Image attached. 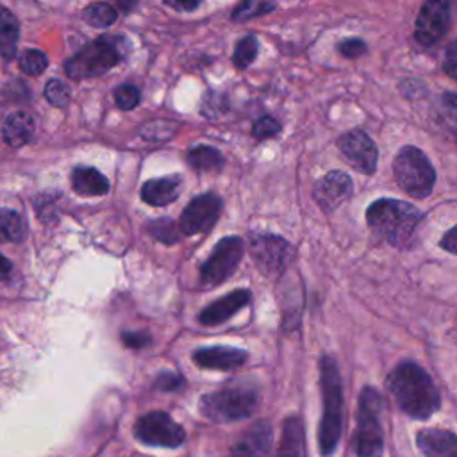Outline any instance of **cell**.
<instances>
[{"label": "cell", "instance_id": "1", "mask_svg": "<svg viewBox=\"0 0 457 457\" xmlns=\"http://www.w3.org/2000/svg\"><path fill=\"white\" fill-rule=\"evenodd\" d=\"M386 386L400 411L414 420H428L441 405V396L434 380L412 361L396 364L387 375Z\"/></svg>", "mask_w": 457, "mask_h": 457}, {"label": "cell", "instance_id": "2", "mask_svg": "<svg viewBox=\"0 0 457 457\" xmlns=\"http://www.w3.org/2000/svg\"><path fill=\"white\" fill-rule=\"evenodd\" d=\"M320 387L323 411L318 428V446L323 457H330L337 448L343 430V382L332 355L320 359Z\"/></svg>", "mask_w": 457, "mask_h": 457}, {"label": "cell", "instance_id": "3", "mask_svg": "<svg viewBox=\"0 0 457 457\" xmlns=\"http://www.w3.org/2000/svg\"><path fill=\"white\" fill-rule=\"evenodd\" d=\"M423 214L412 204L396 198H380L366 209L368 227L396 248L407 246L416 234Z\"/></svg>", "mask_w": 457, "mask_h": 457}, {"label": "cell", "instance_id": "4", "mask_svg": "<svg viewBox=\"0 0 457 457\" xmlns=\"http://www.w3.org/2000/svg\"><path fill=\"white\" fill-rule=\"evenodd\" d=\"M259 387L248 380H236L200 398L202 416L214 423H227L250 418L259 407Z\"/></svg>", "mask_w": 457, "mask_h": 457}, {"label": "cell", "instance_id": "5", "mask_svg": "<svg viewBox=\"0 0 457 457\" xmlns=\"http://www.w3.org/2000/svg\"><path fill=\"white\" fill-rule=\"evenodd\" d=\"M127 48L129 39H125L123 36H100L82 46L64 62L66 75L75 80L104 75L123 59Z\"/></svg>", "mask_w": 457, "mask_h": 457}, {"label": "cell", "instance_id": "6", "mask_svg": "<svg viewBox=\"0 0 457 457\" xmlns=\"http://www.w3.org/2000/svg\"><path fill=\"white\" fill-rule=\"evenodd\" d=\"M382 396L366 386L359 395L357 427L353 432V452L357 457H380L384 452V430L380 423Z\"/></svg>", "mask_w": 457, "mask_h": 457}, {"label": "cell", "instance_id": "7", "mask_svg": "<svg viewBox=\"0 0 457 457\" xmlns=\"http://www.w3.org/2000/svg\"><path fill=\"white\" fill-rule=\"evenodd\" d=\"M393 175L398 187L412 196L425 198L436 184V171L428 157L416 146H402L393 161Z\"/></svg>", "mask_w": 457, "mask_h": 457}, {"label": "cell", "instance_id": "8", "mask_svg": "<svg viewBox=\"0 0 457 457\" xmlns=\"http://www.w3.org/2000/svg\"><path fill=\"white\" fill-rule=\"evenodd\" d=\"M245 252V243L237 236L221 237L205 262L200 266V282L205 289L225 282L239 266Z\"/></svg>", "mask_w": 457, "mask_h": 457}, {"label": "cell", "instance_id": "9", "mask_svg": "<svg viewBox=\"0 0 457 457\" xmlns=\"http://www.w3.org/2000/svg\"><path fill=\"white\" fill-rule=\"evenodd\" d=\"M134 436L146 446L179 448L186 441L184 428L164 411H152L137 418Z\"/></svg>", "mask_w": 457, "mask_h": 457}, {"label": "cell", "instance_id": "10", "mask_svg": "<svg viewBox=\"0 0 457 457\" xmlns=\"http://www.w3.org/2000/svg\"><path fill=\"white\" fill-rule=\"evenodd\" d=\"M250 255L264 275H280L293 255V248L286 239L278 236L252 234Z\"/></svg>", "mask_w": 457, "mask_h": 457}, {"label": "cell", "instance_id": "11", "mask_svg": "<svg viewBox=\"0 0 457 457\" xmlns=\"http://www.w3.org/2000/svg\"><path fill=\"white\" fill-rule=\"evenodd\" d=\"M221 212V200L214 193L195 196L182 211L179 220V230L186 236L207 232L214 227Z\"/></svg>", "mask_w": 457, "mask_h": 457}, {"label": "cell", "instance_id": "12", "mask_svg": "<svg viewBox=\"0 0 457 457\" xmlns=\"http://www.w3.org/2000/svg\"><path fill=\"white\" fill-rule=\"evenodd\" d=\"M337 148L345 155L348 164L353 166L355 170H359L366 175L375 171L377 159H378L377 145L364 130L353 129V130L345 132L337 139Z\"/></svg>", "mask_w": 457, "mask_h": 457}, {"label": "cell", "instance_id": "13", "mask_svg": "<svg viewBox=\"0 0 457 457\" xmlns=\"http://www.w3.org/2000/svg\"><path fill=\"white\" fill-rule=\"evenodd\" d=\"M450 25V4L443 0H432L423 4L418 18L414 37L423 46L436 45L445 34Z\"/></svg>", "mask_w": 457, "mask_h": 457}, {"label": "cell", "instance_id": "14", "mask_svg": "<svg viewBox=\"0 0 457 457\" xmlns=\"http://www.w3.org/2000/svg\"><path fill=\"white\" fill-rule=\"evenodd\" d=\"M353 191L352 179L343 173V171H330L323 175L316 184H314V200L316 204L325 211L332 212L337 209L345 200L350 198Z\"/></svg>", "mask_w": 457, "mask_h": 457}, {"label": "cell", "instance_id": "15", "mask_svg": "<svg viewBox=\"0 0 457 457\" xmlns=\"http://www.w3.org/2000/svg\"><path fill=\"white\" fill-rule=\"evenodd\" d=\"M193 361L200 368L228 371V370H236V368L245 364L246 352L241 350V348L225 346V345H220V346H202V348L195 350Z\"/></svg>", "mask_w": 457, "mask_h": 457}, {"label": "cell", "instance_id": "16", "mask_svg": "<svg viewBox=\"0 0 457 457\" xmlns=\"http://www.w3.org/2000/svg\"><path fill=\"white\" fill-rule=\"evenodd\" d=\"M273 428L266 420L255 421L245 430L241 439L232 448L230 457H266L271 448Z\"/></svg>", "mask_w": 457, "mask_h": 457}, {"label": "cell", "instance_id": "17", "mask_svg": "<svg viewBox=\"0 0 457 457\" xmlns=\"http://www.w3.org/2000/svg\"><path fill=\"white\" fill-rule=\"evenodd\" d=\"M250 298H252V293L248 289H236V291L221 296L220 300L209 303L204 311H200L198 321L207 327L220 325V323L227 321L230 316H234L239 309L248 305Z\"/></svg>", "mask_w": 457, "mask_h": 457}, {"label": "cell", "instance_id": "18", "mask_svg": "<svg viewBox=\"0 0 457 457\" xmlns=\"http://www.w3.org/2000/svg\"><path fill=\"white\" fill-rule=\"evenodd\" d=\"M418 450L423 457H455L457 439L452 430L423 428L416 436Z\"/></svg>", "mask_w": 457, "mask_h": 457}, {"label": "cell", "instance_id": "19", "mask_svg": "<svg viewBox=\"0 0 457 457\" xmlns=\"http://www.w3.org/2000/svg\"><path fill=\"white\" fill-rule=\"evenodd\" d=\"M182 191V179L179 175H168L159 179H150L141 187V198L148 205L162 207L179 198Z\"/></svg>", "mask_w": 457, "mask_h": 457}, {"label": "cell", "instance_id": "20", "mask_svg": "<svg viewBox=\"0 0 457 457\" xmlns=\"http://www.w3.org/2000/svg\"><path fill=\"white\" fill-rule=\"evenodd\" d=\"M71 187L80 196H102L109 191V180L91 166H79L71 171Z\"/></svg>", "mask_w": 457, "mask_h": 457}, {"label": "cell", "instance_id": "21", "mask_svg": "<svg viewBox=\"0 0 457 457\" xmlns=\"http://www.w3.org/2000/svg\"><path fill=\"white\" fill-rule=\"evenodd\" d=\"M275 457H303V428L298 416L293 414L284 420Z\"/></svg>", "mask_w": 457, "mask_h": 457}, {"label": "cell", "instance_id": "22", "mask_svg": "<svg viewBox=\"0 0 457 457\" xmlns=\"http://www.w3.org/2000/svg\"><path fill=\"white\" fill-rule=\"evenodd\" d=\"M34 134V120L27 112H12L5 118L2 127V137L11 146L25 145Z\"/></svg>", "mask_w": 457, "mask_h": 457}, {"label": "cell", "instance_id": "23", "mask_svg": "<svg viewBox=\"0 0 457 457\" xmlns=\"http://www.w3.org/2000/svg\"><path fill=\"white\" fill-rule=\"evenodd\" d=\"M18 20L16 16L4 5H0V55L12 57L18 45Z\"/></svg>", "mask_w": 457, "mask_h": 457}, {"label": "cell", "instance_id": "24", "mask_svg": "<svg viewBox=\"0 0 457 457\" xmlns=\"http://www.w3.org/2000/svg\"><path fill=\"white\" fill-rule=\"evenodd\" d=\"M27 234L25 218L12 209H0V241L20 243Z\"/></svg>", "mask_w": 457, "mask_h": 457}, {"label": "cell", "instance_id": "25", "mask_svg": "<svg viewBox=\"0 0 457 457\" xmlns=\"http://www.w3.org/2000/svg\"><path fill=\"white\" fill-rule=\"evenodd\" d=\"M189 164L198 171H218L223 168V155L207 145H198L187 152Z\"/></svg>", "mask_w": 457, "mask_h": 457}, {"label": "cell", "instance_id": "26", "mask_svg": "<svg viewBox=\"0 0 457 457\" xmlns=\"http://www.w3.org/2000/svg\"><path fill=\"white\" fill-rule=\"evenodd\" d=\"M82 18L86 20V23H89L91 27L96 29H105L111 27L116 20H118V12L111 4L105 2H96V4H89L84 12Z\"/></svg>", "mask_w": 457, "mask_h": 457}, {"label": "cell", "instance_id": "27", "mask_svg": "<svg viewBox=\"0 0 457 457\" xmlns=\"http://www.w3.org/2000/svg\"><path fill=\"white\" fill-rule=\"evenodd\" d=\"M257 50H259V41L255 36L248 34L245 37H241L234 48V64L239 68V70H245L248 68L255 57H257Z\"/></svg>", "mask_w": 457, "mask_h": 457}, {"label": "cell", "instance_id": "28", "mask_svg": "<svg viewBox=\"0 0 457 457\" xmlns=\"http://www.w3.org/2000/svg\"><path fill=\"white\" fill-rule=\"evenodd\" d=\"M277 5L271 2H257V0H248L239 4L234 12H232V20L234 21H246L252 20L255 16H262L268 14L270 11H273Z\"/></svg>", "mask_w": 457, "mask_h": 457}, {"label": "cell", "instance_id": "29", "mask_svg": "<svg viewBox=\"0 0 457 457\" xmlns=\"http://www.w3.org/2000/svg\"><path fill=\"white\" fill-rule=\"evenodd\" d=\"M46 66H48V59L41 50L29 48L20 57V68L27 75H39L46 70Z\"/></svg>", "mask_w": 457, "mask_h": 457}, {"label": "cell", "instance_id": "30", "mask_svg": "<svg viewBox=\"0 0 457 457\" xmlns=\"http://www.w3.org/2000/svg\"><path fill=\"white\" fill-rule=\"evenodd\" d=\"M114 102L121 111H132L139 105L141 102V93L134 84H120L114 91H112Z\"/></svg>", "mask_w": 457, "mask_h": 457}, {"label": "cell", "instance_id": "31", "mask_svg": "<svg viewBox=\"0 0 457 457\" xmlns=\"http://www.w3.org/2000/svg\"><path fill=\"white\" fill-rule=\"evenodd\" d=\"M70 96H71L70 87H68L62 80L52 79V80L46 82V86H45V98H46L54 107H64V105H68Z\"/></svg>", "mask_w": 457, "mask_h": 457}, {"label": "cell", "instance_id": "32", "mask_svg": "<svg viewBox=\"0 0 457 457\" xmlns=\"http://www.w3.org/2000/svg\"><path fill=\"white\" fill-rule=\"evenodd\" d=\"M150 234L164 243H175L179 239V228L175 227V223L171 220H155L148 225Z\"/></svg>", "mask_w": 457, "mask_h": 457}, {"label": "cell", "instance_id": "33", "mask_svg": "<svg viewBox=\"0 0 457 457\" xmlns=\"http://www.w3.org/2000/svg\"><path fill=\"white\" fill-rule=\"evenodd\" d=\"M280 132V123L271 118V116H262L259 118L255 123H253V129H252V134L255 139H266V137H271V136H277Z\"/></svg>", "mask_w": 457, "mask_h": 457}, {"label": "cell", "instance_id": "34", "mask_svg": "<svg viewBox=\"0 0 457 457\" xmlns=\"http://www.w3.org/2000/svg\"><path fill=\"white\" fill-rule=\"evenodd\" d=\"M154 386L159 389V391H166V393H171V391H177L184 386V378L173 371H162L157 375Z\"/></svg>", "mask_w": 457, "mask_h": 457}, {"label": "cell", "instance_id": "35", "mask_svg": "<svg viewBox=\"0 0 457 457\" xmlns=\"http://www.w3.org/2000/svg\"><path fill=\"white\" fill-rule=\"evenodd\" d=\"M337 50H339V54H343L345 57L353 59V57L362 55V54L368 50V46H366V43H364L362 39H359V37H348V39L339 41Z\"/></svg>", "mask_w": 457, "mask_h": 457}, {"label": "cell", "instance_id": "36", "mask_svg": "<svg viewBox=\"0 0 457 457\" xmlns=\"http://www.w3.org/2000/svg\"><path fill=\"white\" fill-rule=\"evenodd\" d=\"M223 109H225V98H221L218 93H209L202 102V112L207 118L220 116V112H223Z\"/></svg>", "mask_w": 457, "mask_h": 457}, {"label": "cell", "instance_id": "37", "mask_svg": "<svg viewBox=\"0 0 457 457\" xmlns=\"http://www.w3.org/2000/svg\"><path fill=\"white\" fill-rule=\"evenodd\" d=\"M121 341L129 348H143V346L150 345L152 337L146 332H143V330H136V332L130 330V332H123L121 334Z\"/></svg>", "mask_w": 457, "mask_h": 457}, {"label": "cell", "instance_id": "38", "mask_svg": "<svg viewBox=\"0 0 457 457\" xmlns=\"http://www.w3.org/2000/svg\"><path fill=\"white\" fill-rule=\"evenodd\" d=\"M443 68H445V71L448 73V77L455 79V70H457L455 43H450V45H448V50H446V59H445V62H443Z\"/></svg>", "mask_w": 457, "mask_h": 457}, {"label": "cell", "instance_id": "39", "mask_svg": "<svg viewBox=\"0 0 457 457\" xmlns=\"http://www.w3.org/2000/svg\"><path fill=\"white\" fill-rule=\"evenodd\" d=\"M164 5H168V7L175 9V11H180V12H189V11H195V9L200 5V2H196V0H193V2H177V0H166V2H164Z\"/></svg>", "mask_w": 457, "mask_h": 457}, {"label": "cell", "instance_id": "40", "mask_svg": "<svg viewBox=\"0 0 457 457\" xmlns=\"http://www.w3.org/2000/svg\"><path fill=\"white\" fill-rule=\"evenodd\" d=\"M455 234H457V228L455 227H452L446 234H445V237L441 239V246L446 250V252H450V253H455L457 252V248H455Z\"/></svg>", "mask_w": 457, "mask_h": 457}, {"label": "cell", "instance_id": "41", "mask_svg": "<svg viewBox=\"0 0 457 457\" xmlns=\"http://www.w3.org/2000/svg\"><path fill=\"white\" fill-rule=\"evenodd\" d=\"M11 275V262L0 253V280H5Z\"/></svg>", "mask_w": 457, "mask_h": 457}]
</instances>
